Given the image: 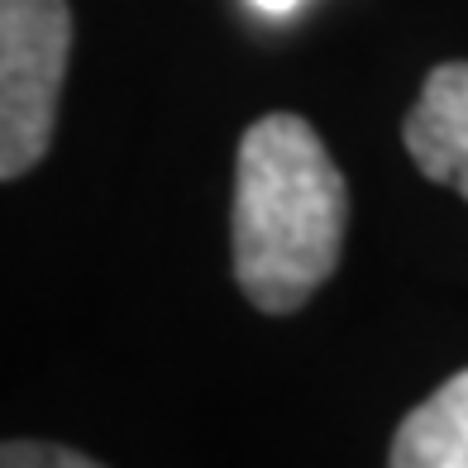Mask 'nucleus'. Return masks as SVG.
Returning a JSON list of instances; mask_svg holds the SVG:
<instances>
[{
    "label": "nucleus",
    "mask_w": 468,
    "mask_h": 468,
    "mask_svg": "<svg viewBox=\"0 0 468 468\" xmlns=\"http://www.w3.org/2000/svg\"><path fill=\"white\" fill-rule=\"evenodd\" d=\"M349 191L321 134L302 115H263L234 167V278L268 315L311 302L345 249Z\"/></svg>",
    "instance_id": "nucleus-1"
},
{
    "label": "nucleus",
    "mask_w": 468,
    "mask_h": 468,
    "mask_svg": "<svg viewBox=\"0 0 468 468\" xmlns=\"http://www.w3.org/2000/svg\"><path fill=\"white\" fill-rule=\"evenodd\" d=\"M249 5L259 10V15H272V19H278V15H292L296 5H302V0H249Z\"/></svg>",
    "instance_id": "nucleus-6"
},
{
    "label": "nucleus",
    "mask_w": 468,
    "mask_h": 468,
    "mask_svg": "<svg viewBox=\"0 0 468 468\" xmlns=\"http://www.w3.org/2000/svg\"><path fill=\"white\" fill-rule=\"evenodd\" d=\"M401 139L425 177L454 186L468 201V62H440L425 77Z\"/></svg>",
    "instance_id": "nucleus-3"
},
{
    "label": "nucleus",
    "mask_w": 468,
    "mask_h": 468,
    "mask_svg": "<svg viewBox=\"0 0 468 468\" xmlns=\"http://www.w3.org/2000/svg\"><path fill=\"white\" fill-rule=\"evenodd\" d=\"M0 468H105L77 450H62V444H38V440H10L0 450Z\"/></svg>",
    "instance_id": "nucleus-5"
},
{
    "label": "nucleus",
    "mask_w": 468,
    "mask_h": 468,
    "mask_svg": "<svg viewBox=\"0 0 468 468\" xmlns=\"http://www.w3.org/2000/svg\"><path fill=\"white\" fill-rule=\"evenodd\" d=\"M68 53V0H0V177L5 182H19L48 154Z\"/></svg>",
    "instance_id": "nucleus-2"
},
{
    "label": "nucleus",
    "mask_w": 468,
    "mask_h": 468,
    "mask_svg": "<svg viewBox=\"0 0 468 468\" xmlns=\"http://www.w3.org/2000/svg\"><path fill=\"white\" fill-rule=\"evenodd\" d=\"M392 468H468V368L440 382L397 425Z\"/></svg>",
    "instance_id": "nucleus-4"
}]
</instances>
